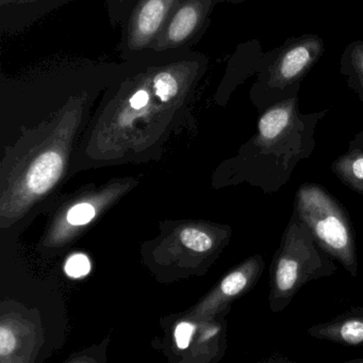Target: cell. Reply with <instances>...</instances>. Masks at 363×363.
<instances>
[{
  "instance_id": "1",
  "label": "cell",
  "mask_w": 363,
  "mask_h": 363,
  "mask_svg": "<svg viewBox=\"0 0 363 363\" xmlns=\"http://www.w3.org/2000/svg\"><path fill=\"white\" fill-rule=\"evenodd\" d=\"M318 246L311 231L294 212L274 260L269 293L272 311L284 310L306 282L335 271V264L320 254Z\"/></svg>"
},
{
  "instance_id": "2",
  "label": "cell",
  "mask_w": 363,
  "mask_h": 363,
  "mask_svg": "<svg viewBox=\"0 0 363 363\" xmlns=\"http://www.w3.org/2000/svg\"><path fill=\"white\" fill-rule=\"evenodd\" d=\"M295 212L327 254L357 275L354 235L348 216L342 206L324 189L305 184L297 191Z\"/></svg>"
},
{
  "instance_id": "3",
  "label": "cell",
  "mask_w": 363,
  "mask_h": 363,
  "mask_svg": "<svg viewBox=\"0 0 363 363\" xmlns=\"http://www.w3.org/2000/svg\"><path fill=\"white\" fill-rule=\"evenodd\" d=\"M179 0H135L121 26V58L131 61L147 52Z\"/></svg>"
},
{
  "instance_id": "4",
  "label": "cell",
  "mask_w": 363,
  "mask_h": 363,
  "mask_svg": "<svg viewBox=\"0 0 363 363\" xmlns=\"http://www.w3.org/2000/svg\"><path fill=\"white\" fill-rule=\"evenodd\" d=\"M213 0H179L148 52L192 50L207 29Z\"/></svg>"
},
{
  "instance_id": "5",
  "label": "cell",
  "mask_w": 363,
  "mask_h": 363,
  "mask_svg": "<svg viewBox=\"0 0 363 363\" xmlns=\"http://www.w3.org/2000/svg\"><path fill=\"white\" fill-rule=\"evenodd\" d=\"M74 0H0V31L14 35Z\"/></svg>"
},
{
  "instance_id": "6",
  "label": "cell",
  "mask_w": 363,
  "mask_h": 363,
  "mask_svg": "<svg viewBox=\"0 0 363 363\" xmlns=\"http://www.w3.org/2000/svg\"><path fill=\"white\" fill-rule=\"evenodd\" d=\"M320 50L322 43L316 38H308L293 44L274 65L269 84L282 88L292 84L313 65Z\"/></svg>"
},
{
  "instance_id": "7",
  "label": "cell",
  "mask_w": 363,
  "mask_h": 363,
  "mask_svg": "<svg viewBox=\"0 0 363 363\" xmlns=\"http://www.w3.org/2000/svg\"><path fill=\"white\" fill-rule=\"evenodd\" d=\"M308 333L316 339L343 345H363V310L346 312L329 322L311 327Z\"/></svg>"
},
{
  "instance_id": "8",
  "label": "cell",
  "mask_w": 363,
  "mask_h": 363,
  "mask_svg": "<svg viewBox=\"0 0 363 363\" xmlns=\"http://www.w3.org/2000/svg\"><path fill=\"white\" fill-rule=\"evenodd\" d=\"M62 169L63 159L58 152H44L31 165L27 174V186L35 194H44L58 182Z\"/></svg>"
},
{
  "instance_id": "9",
  "label": "cell",
  "mask_w": 363,
  "mask_h": 363,
  "mask_svg": "<svg viewBox=\"0 0 363 363\" xmlns=\"http://www.w3.org/2000/svg\"><path fill=\"white\" fill-rule=\"evenodd\" d=\"M292 101L267 110L258 123L259 135L265 144L275 142L290 125L292 120Z\"/></svg>"
},
{
  "instance_id": "10",
  "label": "cell",
  "mask_w": 363,
  "mask_h": 363,
  "mask_svg": "<svg viewBox=\"0 0 363 363\" xmlns=\"http://www.w3.org/2000/svg\"><path fill=\"white\" fill-rule=\"evenodd\" d=\"M333 169L344 184L363 194V152H348L333 163Z\"/></svg>"
},
{
  "instance_id": "11",
  "label": "cell",
  "mask_w": 363,
  "mask_h": 363,
  "mask_svg": "<svg viewBox=\"0 0 363 363\" xmlns=\"http://www.w3.org/2000/svg\"><path fill=\"white\" fill-rule=\"evenodd\" d=\"M180 240L184 246L199 252H207L213 245L209 235L195 228L184 229L180 233Z\"/></svg>"
},
{
  "instance_id": "12",
  "label": "cell",
  "mask_w": 363,
  "mask_h": 363,
  "mask_svg": "<svg viewBox=\"0 0 363 363\" xmlns=\"http://www.w3.org/2000/svg\"><path fill=\"white\" fill-rule=\"evenodd\" d=\"M135 3V0H106V8L112 26L121 28Z\"/></svg>"
},
{
  "instance_id": "13",
  "label": "cell",
  "mask_w": 363,
  "mask_h": 363,
  "mask_svg": "<svg viewBox=\"0 0 363 363\" xmlns=\"http://www.w3.org/2000/svg\"><path fill=\"white\" fill-rule=\"evenodd\" d=\"M91 269L88 257L82 254L74 255L65 264V272L73 278H79L88 275Z\"/></svg>"
},
{
  "instance_id": "14",
  "label": "cell",
  "mask_w": 363,
  "mask_h": 363,
  "mask_svg": "<svg viewBox=\"0 0 363 363\" xmlns=\"http://www.w3.org/2000/svg\"><path fill=\"white\" fill-rule=\"evenodd\" d=\"M95 209L90 203H79L67 213V220L72 225H86L94 218Z\"/></svg>"
},
{
  "instance_id": "15",
  "label": "cell",
  "mask_w": 363,
  "mask_h": 363,
  "mask_svg": "<svg viewBox=\"0 0 363 363\" xmlns=\"http://www.w3.org/2000/svg\"><path fill=\"white\" fill-rule=\"evenodd\" d=\"M194 326L190 323L182 322L178 325L175 330V339L177 346L182 350L188 347L192 337Z\"/></svg>"
},
{
  "instance_id": "16",
  "label": "cell",
  "mask_w": 363,
  "mask_h": 363,
  "mask_svg": "<svg viewBox=\"0 0 363 363\" xmlns=\"http://www.w3.org/2000/svg\"><path fill=\"white\" fill-rule=\"evenodd\" d=\"M16 346V340L13 333L6 327L0 328V356L6 357L11 354Z\"/></svg>"
},
{
  "instance_id": "17",
  "label": "cell",
  "mask_w": 363,
  "mask_h": 363,
  "mask_svg": "<svg viewBox=\"0 0 363 363\" xmlns=\"http://www.w3.org/2000/svg\"><path fill=\"white\" fill-rule=\"evenodd\" d=\"M352 65L358 76L359 82L363 86V46L359 45L352 50Z\"/></svg>"
},
{
  "instance_id": "18",
  "label": "cell",
  "mask_w": 363,
  "mask_h": 363,
  "mask_svg": "<svg viewBox=\"0 0 363 363\" xmlns=\"http://www.w3.org/2000/svg\"><path fill=\"white\" fill-rule=\"evenodd\" d=\"M356 361H359V362H363V359H360V360H356Z\"/></svg>"
}]
</instances>
